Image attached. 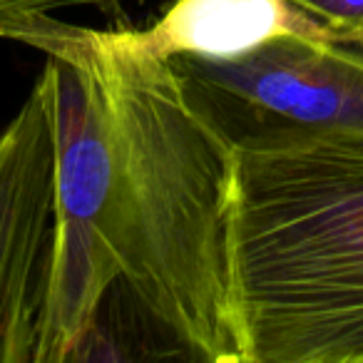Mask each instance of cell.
Segmentation results:
<instances>
[{"label":"cell","mask_w":363,"mask_h":363,"mask_svg":"<svg viewBox=\"0 0 363 363\" xmlns=\"http://www.w3.org/2000/svg\"><path fill=\"white\" fill-rule=\"evenodd\" d=\"M45 55L55 197L33 363L85 356L117 281L189 356L247 363L232 274L234 137L172 60L117 28L28 16Z\"/></svg>","instance_id":"6da1fadb"},{"label":"cell","mask_w":363,"mask_h":363,"mask_svg":"<svg viewBox=\"0 0 363 363\" xmlns=\"http://www.w3.org/2000/svg\"><path fill=\"white\" fill-rule=\"evenodd\" d=\"M202 97L234 137L247 363H363V145Z\"/></svg>","instance_id":"7a4b0ae2"},{"label":"cell","mask_w":363,"mask_h":363,"mask_svg":"<svg viewBox=\"0 0 363 363\" xmlns=\"http://www.w3.org/2000/svg\"><path fill=\"white\" fill-rule=\"evenodd\" d=\"M172 62L212 100L363 145V45L284 33L239 55H177Z\"/></svg>","instance_id":"3957f363"},{"label":"cell","mask_w":363,"mask_h":363,"mask_svg":"<svg viewBox=\"0 0 363 363\" xmlns=\"http://www.w3.org/2000/svg\"><path fill=\"white\" fill-rule=\"evenodd\" d=\"M55 197V150L40 77L0 130V363H33Z\"/></svg>","instance_id":"277c9868"},{"label":"cell","mask_w":363,"mask_h":363,"mask_svg":"<svg viewBox=\"0 0 363 363\" xmlns=\"http://www.w3.org/2000/svg\"><path fill=\"white\" fill-rule=\"evenodd\" d=\"M122 40L152 57H229L284 33L326 38L286 0H169L150 28L117 26Z\"/></svg>","instance_id":"5b68a950"},{"label":"cell","mask_w":363,"mask_h":363,"mask_svg":"<svg viewBox=\"0 0 363 363\" xmlns=\"http://www.w3.org/2000/svg\"><path fill=\"white\" fill-rule=\"evenodd\" d=\"M326 38L363 45V0H286Z\"/></svg>","instance_id":"8992f818"},{"label":"cell","mask_w":363,"mask_h":363,"mask_svg":"<svg viewBox=\"0 0 363 363\" xmlns=\"http://www.w3.org/2000/svg\"><path fill=\"white\" fill-rule=\"evenodd\" d=\"M70 8H92L117 26H125L127 18L122 0H0V30L28 16H55Z\"/></svg>","instance_id":"52a82bcc"}]
</instances>
